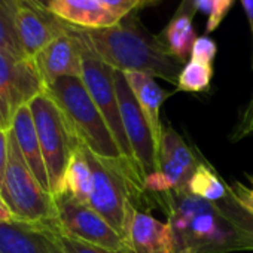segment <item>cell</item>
I'll return each mask as SVG.
<instances>
[{
    "mask_svg": "<svg viewBox=\"0 0 253 253\" xmlns=\"http://www.w3.org/2000/svg\"><path fill=\"white\" fill-rule=\"evenodd\" d=\"M69 27L81 41V49H82L81 79L85 88L88 89L91 98L94 100L95 106L101 112L122 155L134 161L131 148L128 145V140H126V136L124 131L122 119H121L119 103H118V95H116V88H115V69L110 67L107 63H104L95 54V51L91 48L88 41L84 38L81 29L73 27V26H69Z\"/></svg>",
    "mask_w": 253,
    "mask_h": 253,
    "instance_id": "52a82bcc",
    "label": "cell"
},
{
    "mask_svg": "<svg viewBox=\"0 0 253 253\" xmlns=\"http://www.w3.org/2000/svg\"><path fill=\"white\" fill-rule=\"evenodd\" d=\"M122 237L130 253H177L171 225L155 219L133 203L125 209Z\"/></svg>",
    "mask_w": 253,
    "mask_h": 253,
    "instance_id": "8fae6325",
    "label": "cell"
},
{
    "mask_svg": "<svg viewBox=\"0 0 253 253\" xmlns=\"http://www.w3.org/2000/svg\"><path fill=\"white\" fill-rule=\"evenodd\" d=\"M29 106L33 113L48 171L49 191L54 198L60 192L66 167L79 140L75 136L66 115L46 91L35 97Z\"/></svg>",
    "mask_w": 253,
    "mask_h": 253,
    "instance_id": "8992f818",
    "label": "cell"
},
{
    "mask_svg": "<svg viewBox=\"0 0 253 253\" xmlns=\"http://www.w3.org/2000/svg\"><path fill=\"white\" fill-rule=\"evenodd\" d=\"M163 2H166V0H145V2H143V8H151V6L160 5Z\"/></svg>",
    "mask_w": 253,
    "mask_h": 253,
    "instance_id": "836d02e7",
    "label": "cell"
},
{
    "mask_svg": "<svg viewBox=\"0 0 253 253\" xmlns=\"http://www.w3.org/2000/svg\"><path fill=\"white\" fill-rule=\"evenodd\" d=\"M63 192L72 195L81 203L88 204L92 192V171L81 143H78L66 167L58 194Z\"/></svg>",
    "mask_w": 253,
    "mask_h": 253,
    "instance_id": "d6986e66",
    "label": "cell"
},
{
    "mask_svg": "<svg viewBox=\"0 0 253 253\" xmlns=\"http://www.w3.org/2000/svg\"><path fill=\"white\" fill-rule=\"evenodd\" d=\"M54 223H0V253H61L52 235Z\"/></svg>",
    "mask_w": 253,
    "mask_h": 253,
    "instance_id": "5bb4252c",
    "label": "cell"
},
{
    "mask_svg": "<svg viewBox=\"0 0 253 253\" xmlns=\"http://www.w3.org/2000/svg\"><path fill=\"white\" fill-rule=\"evenodd\" d=\"M246 176L250 180L249 185H246L240 180H235L232 185H229V188H231L234 197L238 200V203L244 209H247L249 211L253 213V176H249V174H246Z\"/></svg>",
    "mask_w": 253,
    "mask_h": 253,
    "instance_id": "f546056e",
    "label": "cell"
},
{
    "mask_svg": "<svg viewBox=\"0 0 253 253\" xmlns=\"http://www.w3.org/2000/svg\"><path fill=\"white\" fill-rule=\"evenodd\" d=\"M115 88L119 103L124 131L133 152V158L143 176L160 170V158L146 118L125 79L124 72L115 70Z\"/></svg>",
    "mask_w": 253,
    "mask_h": 253,
    "instance_id": "30bf717a",
    "label": "cell"
},
{
    "mask_svg": "<svg viewBox=\"0 0 253 253\" xmlns=\"http://www.w3.org/2000/svg\"><path fill=\"white\" fill-rule=\"evenodd\" d=\"M213 79V64L189 60L183 64L177 78V91L204 92L209 91Z\"/></svg>",
    "mask_w": 253,
    "mask_h": 253,
    "instance_id": "d4e9b609",
    "label": "cell"
},
{
    "mask_svg": "<svg viewBox=\"0 0 253 253\" xmlns=\"http://www.w3.org/2000/svg\"><path fill=\"white\" fill-rule=\"evenodd\" d=\"M179 253H191V252H179Z\"/></svg>",
    "mask_w": 253,
    "mask_h": 253,
    "instance_id": "e575fe53",
    "label": "cell"
},
{
    "mask_svg": "<svg viewBox=\"0 0 253 253\" xmlns=\"http://www.w3.org/2000/svg\"><path fill=\"white\" fill-rule=\"evenodd\" d=\"M241 5L244 8L247 21H249V27L252 32V43H253V0H241Z\"/></svg>",
    "mask_w": 253,
    "mask_h": 253,
    "instance_id": "d6a6232c",
    "label": "cell"
},
{
    "mask_svg": "<svg viewBox=\"0 0 253 253\" xmlns=\"http://www.w3.org/2000/svg\"><path fill=\"white\" fill-rule=\"evenodd\" d=\"M203 161L204 158L194 152V148L183 140L171 125L164 126L160 149V170L170 179L174 189L186 188L191 176Z\"/></svg>",
    "mask_w": 253,
    "mask_h": 253,
    "instance_id": "9a60e30c",
    "label": "cell"
},
{
    "mask_svg": "<svg viewBox=\"0 0 253 253\" xmlns=\"http://www.w3.org/2000/svg\"><path fill=\"white\" fill-rule=\"evenodd\" d=\"M33 63L45 84V88L60 78L82 73V49L79 38L66 24V32L48 43L33 58Z\"/></svg>",
    "mask_w": 253,
    "mask_h": 253,
    "instance_id": "4fadbf2b",
    "label": "cell"
},
{
    "mask_svg": "<svg viewBox=\"0 0 253 253\" xmlns=\"http://www.w3.org/2000/svg\"><path fill=\"white\" fill-rule=\"evenodd\" d=\"M97 2L110 11L115 17L122 20L139 9H143L145 0H97Z\"/></svg>",
    "mask_w": 253,
    "mask_h": 253,
    "instance_id": "f1b7e54d",
    "label": "cell"
},
{
    "mask_svg": "<svg viewBox=\"0 0 253 253\" xmlns=\"http://www.w3.org/2000/svg\"><path fill=\"white\" fill-rule=\"evenodd\" d=\"M0 194L17 220L29 223L57 222L54 198L29 169L12 130H9V157Z\"/></svg>",
    "mask_w": 253,
    "mask_h": 253,
    "instance_id": "5b68a950",
    "label": "cell"
},
{
    "mask_svg": "<svg viewBox=\"0 0 253 253\" xmlns=\"http://www.w3.org/2000/svg\"><path fill=\"white\" fill-rule=\"evenodd\" d=\"M41 2H43V0H41Z\"/></svg>",
    "mask_w": 253,
    "mask_h": 253,
    "instance_id": "d590c367",
    "label": "cell"
},
{
    "mask_svg": "<svg viewBox=\"0 0 253 253\" xmlns=\"http://www.w3.org/2000/svg\"><path fill=\"white\" fill-rule=\"evenodd\" d=\"M216 209L219 213L231 223L234 228L241 250L243 252H253V213L244 209L238 200L234 197L229 185H228V192L226 195L214 203Z\"/></svg>",
    "mask_w": 253,
    "mask_h": 253,
    "instance_id": "ffe728a7",
    "label": "cell"
},
{
    "mask_svg": "<svg viewBox=\"0 0 253 253\" xmlns=\"http://www.w3.org/2000/svg\"><path fill=\"white\" fill-rule=\"evenodd\" d=\"M45 91L60 106L81 143L100 157H124L101 112L95 106L81 78H60L48 85Z\"/></svg>",
    "mask_w": 253,
    "mask_h": 253,
    "instance_id": "277c9868",
    "label": "cell"
},
{
    "mask_svg": "<svg viewBox=\"0 0 253 253\" xmlns=\"http://www.w3.org/2000/svg\"><path fill=\"white\" fill-rule=\"evenodd\" d=\"M45 92V84L32 58L0 49V128L11 130L15 113Z\"/></svg>",
    "mask_w": 253,
    "mask_h": 253,
    "instance_id": "ba28073f",
    "label": "cell"
},
{
    "mask_svg": "<svg viewBox=\"0 0 253 253\" xmlns=\"http://www.w3.org/2000/svg\"><path fill=\"white\" fill-rule=\"evenodd\" d=\"M124 75L146 118L160 158V149H161L163 133H164V125L161 122V106L171 94L163 89L157 84L155 78L148 73L125 72Z\"/></svg>",
    "mask_w": 253,
    "mask_h": 253,
    "instance_id": "2e32d148",
    "label": "cell"
},
{
    "mask_svg": "<svg viewBox=\"0 0 253 253\" xmlns=\"http://www.w3.org/2000/svg\"><path fill=\"white\" fill-rule=\"evenodd\" d=\"M252 67H253V55H252ZM249 136H253V92L247 104L238 113L237 122L229 134V142L237 143Z\"/></svg>",
    "mask_w": 253,
    "mask_h": 253,
    "instance_id": "4316f807",
    "label": "cell"
},
{
    "mask_svg": "<svg viewBox=\"0 0 253 253\" xmlns=\"http://www.w3.org/2000/svg\"><path fill=\"white\" fill-rule=\"evenodd\" d=\"M81 32L95 54L115 70L142 72L177 84L183 63L167 51L160 36L143 27L136 12L110 27L81 29Z\"/></svg>",
    "mask_w": 253,
    "mask_h": 253,
    "instance_id": "6da1fadb",
    "label": "cell"
},
{
    "mask_svg": "<svg viewBox=\"0 0 253 253\" xmlns=\"http://www.w3.org/2000/svg\"><path fill=\"white\" fill-rule=\"evenodd\" d=\"M55 219L60 229L78 240L110 250H125L124 237L92 207L63 192L54 197Z\"/></svg>",
    "mask_w": 253,
    "mask_h": 253,
    "instance_id": "9c48e42d",
    "label": "cell"
},
{
    "mask_svg": "<svg viewBox=\"0 0 253 253\" xmlns=\"http://www.w3.org/2000/svg\"><path fill=\"white\" fill-rule=\"evenodd\" d=\"M48 9L63 23L79 29H104L121 20L97 0H48Z\"/></svg>",
    "mask_w": 253,
    "mask_h": 253,
    "instance_id": "e0dca14e",
    "label": "cell"
},
{
    "mask_svg": "<svg viewBox=\"0 0 253 253\" xmlns=\"http://www.w3.org/2000/svg\"><path fill=\"white\" fill-rule=\"evenodd\" d=\"M11 130L17 139V143L20 146V151L29 166V169L33 171L36 179L41 182V185L45 188L46 192L51 194L49 191V179H48V171L45 166V160L42 155L36 125L33 119V113L30 110V106L26 104L23 106L14 116Z\"/></svg>",
    "mask_w": 253,
    "mask_h": 253,
    "instance_id": "ac0fdd59",
    "label": "cell"
},
{
    "mask_svg": "<svg viewBox=\"0 0 253 253\" xmlns=\"http://www.w3.org/2000/svg\"><path fill=\"white\" fill-rule=\"evenodd\" d=\"M234 0H183L174 15H189L194 17L195 12L206 14L209 17L206 24V32H214L229 12Z\"/></svg>",
    "mask_w": 253,
    "mask_h": 253,
    "instance_id": "cb8c5ba5",
    "label": "cell"
},
{
    "mask_svg": "<svg viewBox=\"0 0 253 253\" xmlns=\"http://www.w3.org/2000/svg\"><path fill=\"white\" fill-rule=\"evenodd\" d=\"M216 55H217L216 42L209 36H200V38H197V41H195V43L192 46L189 60L201 61V63H206V64H213Z\"/></svg>",
    "mask_w": 253,
    "mask_h": 253,
    "instance_id": "83f0119b",
    "label": "cell"
},
{
    "mask_svg": "<svg viewBox=\"0 0 253 253\" xmlns=\"http://www.w3.org/2000/svg\"><path fill=\"white\" fill-rule=\"evenodd\" d=\"M23 3L24 0H0V49L24 58L15 29V20Z\"/></svg>",
    "mask_w": 253,
    "mask_h": 253,
    "instance_id": "603a6c76",
    "label": "cell"
},
{
    "mask_svg": "<svg viewBox=\"0 0 253 253\" xmlns=\"http://www.w3.org/2000/svg\"><path fill=\"white\" fill-rule=\"evenodd\" d=\"M155 204L167 214L177 253L243 252L234 228L219 213L214 203L192 195L183 188L157 197Z\"/></svg>",
    "mask_w": 253,
    "mask_h": 253,
    "instance_id": "7a4b0ae2",
    "label": "cell"
},
{
    "mask_svg": "<svg viewBox=\"0 0 253 253\" xmlns=\"http://www.w3.org/2000/svg\"><path fill=\"white\" fill-rule=\"evenodd\" d=\"M17 220L14 213L11 211V209L8 207L6 201L3 200L2 194H0V223H6V222H12Z\"/></svg>",
    "mask_w": 253,
    "mask_h": 253,
    "instance_id": "1f68e13d",
    "label": "cell"
},
{
    "mask_svg": "<svg viewBox=\"0 0 253 253\" xmlns=\"http://www.w3.org/2000/svg\"><path fill=\"white\" fill-rule=\"evenodd\" d=\"M186 189L192 195L204 198L210 203H216L226 195L228 185L219 177L216 170L204 160L191 176Z\"/></svg>",
    "mask_w": 253,
    "mask_h": 253,
    "instance_id": "7402d4cb",
    "label": "cell"
},
{
    "mask_svg": "<svg viewBox=\"0 0 253 253\" xmlns=\"http://www.w3.org/2000/svg\"><path fill=\"white\" fill-rule=\"evenodd\" d=\"M52 235L55 238L57 246L60 247L61 253H130L125 250H110L101 246H95L82 240H78L66 232H63L58 223L52 225Z\"/></svg>",
    "mask_w": 253,
    "mask_h": 253,
    "instance_id": "484cf974",
    "label": "cell"
},
{
    "mask_svg": "<svg viewBox=\"0 0 253 253\" xmlns=\"http://www.w3.org/2000/svg\"><path fill=\"white\" fill-rule=\"evenodd\" d=\"M15 29L24 55L33 58L66 32V23L49 12L48 3L41 0H24L15 20Z\"/></svg>",
    "mask_w": 253,
    "mask_h": 253,
    "instance_id": "7c38bea8",
    "label": "cell"
},
{
    "mask_svg": "<svg viewBox=\"0 0 253 253\" xmlns=\"http://www.w3.org/2000/svg\"><path fill=\"white\" fill-rule=\"evenodd\" d=\"M197 38L198 36L192 24V17L189 15H174L160 36L167 51L183 64L186 58L191 57V51Z\"/></svg>",
    "mask_w": 253,
    "mask_h": 253,
    "instance_id": "44dd1931",
    "label": "cell"
},
{
    "mask_svg": "<svg viewBox=\"0 0 253 253\" xmlns=\"http://www.w3.org/2000/svg\"><path fill=\"white\" fill-rule=\"evenodd\" d=\"M81 145L92 171V192L88 206L122 235L126 204L133 203V206L146 211L151 207L149 204L154 203L145 189V176L136 161L130 158L100 157L84 143Z\"/></svg>",
    "mask_w": 253,
    "mask_h": 253,
    "instance_id": "3957f363",
    "label": "cell"
},
{
    "mask_svg": "<svg viewBox=\"0 0 253 253\" xmlns=\"http://www.w3.org/2000/svg\"><path fill=\"white\" fill-rule=\"evenodd\" d=\"M8 157H9V130L0 128V189H2L3 179H5Z\"/></svg>",
    "mask_w": 253,
    "mask_h": 253,
    "instance_id": "4dcf8cb0",
    "label": "cell"
}]
</instances>
